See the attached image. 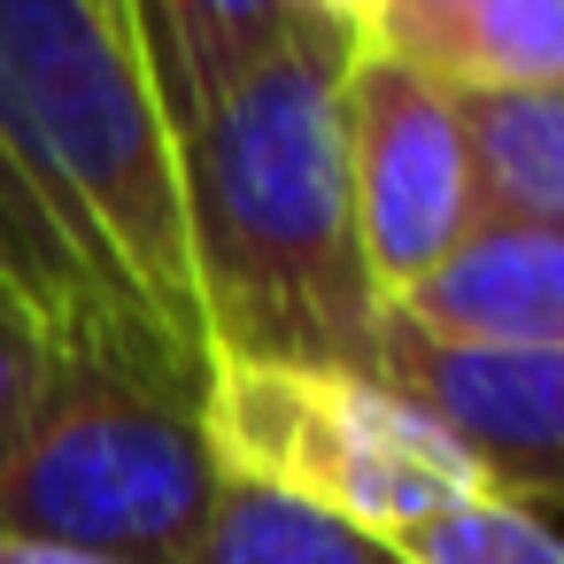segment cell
Instances as JSON below:
<instances>
[{"mask_svg": "<svg viewBox=\"0 0 564 564\" xmlns=\"http://www.w3.org/2000/svg\"><path fill=\"white\" fill-rule=\"evenodd\" d=\"M348 55L356 40L317 24L178 124L209 364L379 371L387 302L356 240L340 132Z\"/></svg>", "mask_w": 564, "mask_h": 564, "instance_id": "6da1fadb", "label": "cell"}, {"mask_svg": "<svg viewBox=\"0 0 564 564\" xmlns=\"http://www.w3.org/2000/svg\"><path fill=\"white\" fill-rule=\"evenodd\" d=\"M0 132L101 302L163 379L202 402L209 325L194 294L178 124L140 47L94 0H0Z\"/></svg>", "mask_w": 564, "mask_h": 564, "instance_id": "7a4b0ae2", "label": "cell"}, {"mask_svg": "<svg viewBox=\"0 0 564 564\" xmlns=\"http://www.w3.org/2000/svg\"><path fill=\"white\" fill-rule=\"evenodd\" d=\"M217 487L225 471L194 402L55 348L17 448L0 456V533L101 564H194Z\"/></svg>", "mask_w": 564, "mask_h": 564, "instance_id": "3957f363", "label": "cell"}, {"mask_svg": "<svg viewBox=\"0 0 564 564\" xmlns=\"http://www.w3.org/2000/svg\"><path fill=\"white\" fill-rule=\"evenodd\" d=\"M202 441L232 487H263L371 541H402L487 487L441 417L379 371L209 364Z\"/></svg>", "mask_w": 564, "mask_h": 564, "instance_id": "277c9868", "label": "cell"}, {"mask_svg": "<svg viewBox=\"0 0 564 564\" xmlns=\"http://www.w3.org/2000/svg\"><path fill=\"white\" fill-rule=\"evenodd\" d=\"M340 132H348L356 240H364L379 302L394 310L487 225L471 124L441 78L379 47H356L340 70Z\"/></svg>", "mask_w": 564, "mask_h": 564, "instance_id": "5b68a950", "label": "cell"}, {"mask_svg": "<svg viewBox=\"0 0 564 564\" xmlns=\"http://www.w3.org/2000/svg\"><path fill=\"white\" fill-rule=\"evenodd\" d=\"M379 379H394L510 502L564 518V356L549 348H464L387 317Z\"/></svg>", "mask_w": 564, "mask_h": 564, "instance_id": "8992f818", "label": "cell"}, {"mask_svg": "<svg viewBox=\"0 0 564 564\" xmlns=\"http://www.w3.org/2000/svg\"><path fill=\"white\" fill-rule=\"evenodd\" d=\"M387 317L425 340L564 356V225L556 217H487Z\"/></svg>", "mask_w": 564, "mask_h": 564, "instance_id": "52a82bcc", "label": "cell"}, {"mask_svg": "<svg viewBox=\"0 0 564 564\" xmlns=\"http://www.w3.org/2000/svg\"><path fill=\"white\" fill-rule=\"evenodd\" d=\"M448 94H533L564 86V0H394L356 40Z\"/></svg>", "mask_w": 564, "mask_h": 564, "instance_id": "ba28073f", "label": "cell"}, {"mask_svg": "<svg viewBox=\"0 0 564 564\" xmlns=\"http://www.w3.org/2000/svg\"><path fill=\"white\" fill-rule=\"evenodd\" d=\"M0 294L24 302V310L47 325V340H55V348L101 356V364H117V371L148 379V387L178 394V387L163 379V364L132 340V325L101 302V286L86 279V263L70 256V240L55 232V217H47V202L32 194V178H24V163H17V148H9V132H0ZM178 402H194V394H178ZM194 410H202V402H194Z\"/></svg>", "mask_w": 564, "mask_h": 564, "instance_id": "9c48e42d", "label": "cell"}, {"mask_svg": "<svg viewBox=\"0 0 564 564\" xmlns=\"http://www.w3.org/2000/svg\"><path fill=\"white\" fill-rule=\"evenodd\" d=\"M317 24H333L317 0H148V70L171 124L225 101L248 70H263Z\"/></svg>", "mask_w": 564, "mask_h": 564, "instance_id": "30bf717a", "label": "cell"}, {"mask_svg": "<svg viewBox=\"0 0 564 564\" xmlns=\"http://www.w3.org/2000/svg\"><path fill=\"white\" fill-rule=\"evenodd\" d=\"M487 186V217H556L564 225V86L533 94H456Z\"/></svg>", "mask_w": 564, "mask_h": 564, "instance_id": "8fae6325", "label": "cell"}, {"mask_svg": "<svg viewBox=\"0 0 564 564\" xmlns=\"http://www.w3.org/2000/svg\"><path fill=\"white\" fill-rule=\"evenodd\" d=\"M194 564H410L394 541H371L340 518L279 502L263 487H217V510L194 541Z\"/></svg>", "mask_w": 564, "mask_h": 564, "instance_id": "7c38bea8", "label": "cell"}, {"mask_svg": "<svg viewBox=\"0 0 564 564\" xmlns=\"http://www.w3.org/2000/svg\"><path fill=\"white\" fill-rule=\"evenodd\" d=\"M394 549L410 564H564V518L479 487L456 510H441L417 533H402Z\"/></svg>", "mask_w": 564, "mask_h": 564, "instance_id": "4fadbf2b", "label": "cell"}, {"mask_svg": "<svg viewBox=\"0 0 564 564\" xmlns=\"http://www.w3.org/2000/svg\"><path fill=\"white\" fill-rule=\"evenodd\" d=\"M47 364H55V340H47V325H40L24 302H9V294H0V456L17 448V433H24L32 402H40V379H47Z\"/></svg>", "mask_w": 564, "mask_h": 564, "instance_id": "5bb4252c", "label": "cell"}, {"mask_svg": "<svg viewBox=\"0 0 564 564\" xmlns=\"http://www.w3.org/2000/svg\"><path fill=\"white\" fill-rule=\"evenodd\" d=\"M0 564H101V556H78V549H47V541H17V533H0Z\"/></svg>", "mask_w": 564, "mask_h": 564, "instance_id": "9a60e30c", "label": "cell"}, {"mask_svg": "<svg viewBox=\"0 0 564 564\" xmlns=\"http://www.w3.org/2000/svg\"><path fill=\"white\" fill-rule=\"evenodd\" d=\"M317 9H325V17H333V24H340L348 40H364V32H371V24H379V17L394 9V0H317Z\"/></svg>", "mask_w": 564, "mask_h": 564, "instance_id": "2e32d148", "label": "cell"}, {"mask_svg": "<svg viewBox=\"0 0 564 564\" xmlns=\"http://www.w3.org/2000/svg\"><path fill=\"white\" fill-rule=\"evenodd\" d=\"M94 9H101V17L140 47V63H148V0H94Z\"/></svg>", "mask_w": 564, "mask_h": 564, "instance_id": "e0dca14e", "label": "cell"}]
</instances>
